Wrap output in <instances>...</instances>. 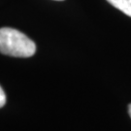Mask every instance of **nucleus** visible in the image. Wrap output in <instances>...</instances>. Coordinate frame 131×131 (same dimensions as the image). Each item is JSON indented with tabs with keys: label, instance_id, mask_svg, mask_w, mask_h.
Returning <instances> with one entry per match:
<instances>
[{
	"label": "nucleus",
	"instance_id": "nucleus-1",
	"mask_svg": "<svg viewBox=\"0 0 131 131\" xmlns=\"http://www.w3.org/2000/svg\"><path fill=\"white\" fill-rule=\"evenodd\" d=\"M36 52L31 39L17 29L0 28V52L14 57H30Z\"/></svg>",
	"mask_w": 131,
	"mask_h": 131
},
{
	"label": "nucleus",
	"instance_id": "nucleus-2",
	"mask_svg": "<svg viewBox=\"0 0 131 131\" xmlns=\"http://www.w3.org/2000/svg\"><path fill=\"white\" fill-rule=\"evenodd\" d=\"M115 8L131 17V0H107Z\"/></svg>",
	"mask_w": 131,
	"mask_h": 131
},
{
	"label": "nucleus",
	"instance_id": "nucleus-3",
	"mask_svg": "<svg viewBox=\"0 0 131 131\" xmlns=\"http://www.w3.org/2000/svg\"><path fill=\"white\" fill-rule=\"evenodd\" d=\"M6 103V95H5L4 90L0 86V108H2Z\"/></svg>",
	"mask_w": 131,
	"mask_h": 131
},
{
	"label": "nucleus",
	"instance_id": "nucleus-4",
	"mask_svg": "<svg viewBox=\"0 0 131 131\" xmlns=\"http://www.w3.org/2000/svg\"><path fill=\"white\" fill-rule=\"evenodd\" d=\"M128 113H129V116H130V117H131V104L128 105Z\"/></svg>",
	"mask_w": 131,
	"mask_h": 131
},
{
	"label": "nucleus",
	"instance_id": "nucleus-5",
	"mask_svg": "<svg viewBox=\"0 0 131 131\" xmlns=\"http://www.w3.org/2000/svg\"><path fill=\"white\" fill-rule=\"evenodd\" d=\"M56 1H62V0H56Z\"/></svg>",
	"mask_w": 131,
	"mask_h": 131
}]
</instances>
